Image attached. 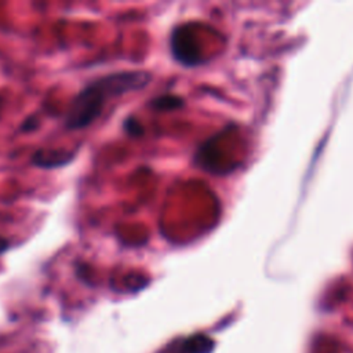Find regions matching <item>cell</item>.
<instances>
[{
    "mask_svg": "<svg viewBox=\"0 0 353 353\" xmlns=\"http://www.w3.org/2000/svg\"><path fill=\"white\" fill-rule=\"evenodd\" d=\"M149 81L150 74L141 70L116 72L90 81L70 102L65 116L66 128H85L98 119L109 98L139 90Z\"/></svg>",
    "mask_w": 353,
    "mask_h": 353,
    "instance_id": "cell-1",
    "label": "cell"
},
{
    "mask_svg": "<svg viewBox=\"0 0 353 353\" xmlns=\"http://www.w3.org/2000/svg\"><path fill=\"white\" fill-rule=\"evenodd\" d=\"M74 159V152L63 149H40L33 153L32 161L36 167L55 168L70 163Z\"/></svg>",
    "mask_w": 353,
    "mask_h": 353,
    "instance_id": "cell-2",
    "label": "cell"
},
{
    "mask_svg": "<svg viewBox=\"0 0 353 353\" xmlns=\"http://www.w3.org/2000/svg\"><path fill=\"white\" fill-rule=\"evenodd\" d=\"M212 342L205 336H194L186 339L181 346L178 353H208L211 350Z\"/></svg>",
    "mask_w": 353,
    "mask_h": 353,
    "instance_id": "cell-3",
    "label": "cell"
},
{
    "mask_svg": "<svg viewBox=\"0 0 353 353\" xmlns=\"http://www.w3.org/2000/svg\"><path fill=\"white\" fill-rule=\"evenodd\" d=\"M10 248V241L4 237L0 236V254H3L4 251H7Z\"/></svg>",
    "mask_w": 353,
    "mask_h": 353,
    "instance_id": "cell-4",
    "label": "cell"
}]
</instances>
